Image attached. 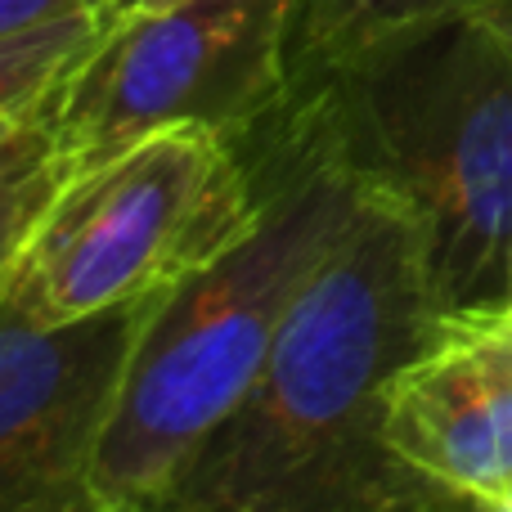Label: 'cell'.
Returning a JSON list of instances; mask_svg holds the SVG:
<instances>
[{"mask_svg":"<svg viewBox=\"0 0 512 512\" xmlns=\"http://www.w3.org/2000/svg\"><path fill=\"white\" fill-rule=\"evenodd\" d=\"M436 319L414 221L369 189L248 396L149 512H427L445 490L396 459L387 396Z\"/></svg>","mask_w":512,"mask_h":512,"instance_id":"6da1fadb","label":"cell"},{"mask_svg":"<svg viewBox=\"0 0 512 512\" xmlns=\"http://www.w3.org/2000/svg\"><path fill=\"white\" fill-rule=\"evenodd\" d=\"M234 140L256 171L261 207L234 248L162 297L135 346L95 477L99 504L117 512H149L234 414L297 292L369 194L292 86L270 117Z\"/></svg>","mask_w":512,"mask_h":512,"instance_id":"7a4b0ae2","label":"cell"},{"mask_svg":"<svg viewBox=\"0 0 512 512\" xmlns=\"http://www.w3.org/2000/svg\"><path fill=\"white\" fill-rule=\"evenodd\" d=\"M292 90L342 162L405 207L441 315L508 306L512 50L481 14H450L355 50Z\"/></svg>","mask_w":512,"mask_h":512,"instance_id":"3957f363","label":"cell"},{"mask_svg":"<svg viewBox=\"0 0 512 512\" xmlns=\"http://www.w3.org/2000/svg\"><path fill=\"white\" fill-rule=\"evenodd\" d=\"M256 171L234 135L176 126L63 167L5 297L36 324H68L158 297L248 234Z\"/></svg>","mask_w":512,"mask_h":512,"instance_id":"277c9868","label":"cell"},{"mask_svg":"<svg viewBox=\"0 0 512 512\" xmlns=\"http://www.w3.org/2000/svg\"><path fill=\"white\" fill-rule=\"evenodd\" d=\"M297 9L301 0H171L108 14L41 104L63 167L176 126L252 131L292 86Z\"/></svg>","mask_w":512,"mask_h":512,"instance_id":"5b68a950","label":"cell"},{"mask_svg":"<svg viewBox=\"0 0 512 512\" xmlns=\"http://www.w3.org/2000/svg\"><path fill=\"white\" fill-rule=\"evenodd\" d=\"M162 297L36 324L0 288V512L99 508V450Z\"/></svg>","mask_w":512,"mask_h":512,"instance_id":"8992f818","label":"cell"},{"mask_svg":"<svg viewBox=\"0 0 512 512\" xmlns=\"http://www.w3.org/2000/svg\"><path fill=\"white\" fill-rule=\"evenodd\" d=\"M387 441L445 495H512V306L436 319L391 382Z\"/></svg>","mask_w":512,"mask_h":512,"instance_id":"52a82bcc","label":"cell"},{"mask_svg":"<svg viewBox=\"0 0 512 512\" xmlns=\"http://www.w3.org/2000/svg\"><path fill=\"white\" fill-rule=\"evenodd\" d=\"M490 0H301L292 32V77H310L405 27L477 14Z\"/></svg>","mask_w":512,"mask_h":512,"instance_id":"ba28073f","label":"cell"},{"mask_svg":"<svg viewBox=\"0 0 512 512\" xmlns=\"http://www.w3.org/2000/svg\"><path fill=\"white\" fill-rule=\"evenodd\" d=\"M63 180V158L45 126L41 108L27 113L0 144V288L14 274V261L32 234L41 207Z\"/></svg>","mask_w":512,"mask_h":512,"instance_id":"9c48e42d","label":"cell"},{"mask_svg":"<svg viewBox=\"0 0 512 512\" xmlns=\"http://www.w3.org/2000/svg\"><path fill=\"white\" fill-rule=\"evenodd\" d=\"M108 14L63 18L50 27H32L18 36H0V117L32 113L50 99L59 77L86 54Z\"/></svg>","mask_w":512,"mask_h":512,"instance_id":"30bf717a","label":"cell"},{"mask_svg":"<svg viewBox=\"0 0 512 512\" xmlns=\"http://www.w3.org/2000/svg\"><path fill=\"white\" fill-rule=\"evenodd\" d=\"M108 5L113 0H0V36H18L81 14H108Z\"/></svg>","mask_w":512,"mask_h":512,"instance_id":"8fae6325","label":"cell"},{"mask_svg":"<svg viewBox=\"0 0 512 512\" xmlns=\"http://www.w3.org/2000/svg\"><path fill=\"white\" fill-rule=\"evenodd\" d=\"M477 14L486 18V23L495 27L499 36H504V45L512 50V0H490V5H481Z\"/></svg>","mask_w":512,"mask_h":512,"instance_id":"7c38bea8","label":"cell"},{"mask_svg":"<svg viewBox=\"0 0 512 512\" xmlns=\"http://www.w3.org/2000/svg\"><path fill=\"white\" fill-rule=\"evenodd\" d=\"M427 512H486L472 495H436Z\"/></svg>","mask_w":512,"mask_h":512,"instance_id":"4fadbf2b","label":"cell"},{"mask_svg":"<svg viewBox=\"0 0 512 512\" xmlns=\"http://www.w3.org/2000/svg\"><path fill=\"white\" fill-rule=\"evenodd\" d=\"M158 5H171V0H113L108 14H135V9H158Z\"/></svg>","mask_w":512,"mask_h":512,"instance_id":"5bb4252c","label":"cell"},{"mask_svg":"<svg viewBox=\"0 0 512 512\" xmlns=\"http://www.w3.org/2000/svg\"><path fill=\"white\" fill-rule=\"evenodd\" d=\"M486 512H512V495H490V499H477Z\"/></svg>","mask_w":512,"mask_h":512,"instance_id":"9a60e30c","label":"cell"},{"mask_svg":"<svg viewBox=\"0 0 512 512\" xmlns=\"http://www.w3.org/2000/svg\"><path fill=\"white\" fill-rule=\"evenodd\" d=\"M508 306H512V261H508Z\"/></svg>","mask_w":512,"mask_h":512,"instance_id":"2e32d148","label":"cell"},{"mask_svg":"<svg viewBox=\"0 0 512 512\" xmlns=\"http://www.w3.org/2000/svg\"><path fill=\"white\" fill-rule=\"evenodd\" d=\"M90 512H117V508H108V504H99V508H90Z\"/></svg>","mask_w":512,"mask_h":512,"instance_id":"e0dca14e","label":"cell"}]
</instances>
